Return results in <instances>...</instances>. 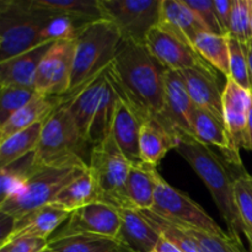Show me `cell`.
Returning <instances> with one entry per match:
<instances>
[{"mask_svg":"<svg viewBox=\"0 0 252 252\" xmlns=\"http://www.w3.org/2000/svg\"><path fill=\"white\" fill-rule=\"evenodd\" d=\"M175 224L193 239L201 252H250L245 248L241 239L234 238L229 235V233L226 235H214L193 226L180 223Z\"/></svg>","mask_w":252,"mask_h":252,"instance_id":"32","label":"cell"},{"mask_svg":"<svg viewBox=\"0 0 252 252\" xmlns=\"http://www.w3.org/2000/svg\"><path fill=\"white\" fill-rule=\"evenodd\" d=\"M150 224L160 233V235L171 241L184 252H201L193 239L185 233L177 224L153 211H140Z\"/></svg>","mask_w":252,"mask_h":252,"instance_id":"33","label":"cell"},{"mask_svg":"<svg viewBox=\"0 0 252 252\" xmlns=\"http://www.w3.org/2000/svg\"><path fill=\"white\" fill-rule=\"evenodd\" d=\"M229 34L243 43L251 39L250 0H233Z\"/></svg>","mask_w":252,"mask_h":252,"instance_id":"39","label":"cell"},{"mask_svg":"<svg viewBox=\"0 0 252 252\" xmlns=\"http://www.w3.org/2000/svg\"><path fill=\"white\" fill-rule=\"evenodd\" d=\"M244 235H245L246 240H248L249 251L252 252V231H245V233H244Z\"/></svg>","mask_w":252,"mask_h":252,"instance_id":"45","label":"cell"},{"mask_svg":"<svg viewBox=\"0 0 252 252\" xmlns=\"http://www.w3.org/2000/svg\"><path fill=\"white\" fill-rule=\"evenodd\" d=\"M177 144V137L155 120L144 121L140 128V160L157 167Z\"/></svg>","mask_w":252,"mask_h":252,"instance_id":"26","label":"cell"},{"mask_svg":"<svg viewBox=\"0 0 252 252\" xmlns=\"http://www.w3.org/2000/svg\"><path fill=\"white\" fill-rule=\"evenodd\" d=\"M120 208L103 201H95L70 214L61 229L53 235H71V234H94L118 239L121 230Z\"/></svg>","mask_w":252,"mask_h":252,"instance_id":"11","label":"cell"},{"mask_svg":"<svg viewBox=\"0 0 252 252\" xmlns=\"http://www.w3.org/2000/svg\"><path fill=\"white\" fill-rule=\"evenodd\" d=\"M246 47V56H248L249 63V79H250V90L252 93V39L245 43Z\"/></svg>","mask_w":252,"mask_h":252,"instance_id":"43","label":"cell"},{"mask_svg":"<svg viewBox=\"0 0 252 252\" xmlns=\"http://www.w3.org/2000/svg\"><path fill=\"white\" fill-rule=\"evenodd\" d=\"M145 47L165 70L181 71L207 64L193 47L179 39L159 25L153 27L148 33Z\"/></svg>","mask_w":252,"mask_h":252,"instance_id":"12","label":"cell"},{"mask_svg":"<svg viewBox=\"0 0 252 252\" xmlns=\"http://www.w3.org/2000/svg\"><path fill=\"white\" fill-rule=\"evenodd\" d=\"M234 194L244 233L252 231V176L244 170L234 177Z\"/></svg>","mask_w":252,"mask_h":252,"instance_id":"35","label":"cell"},{"mask_svg":"<svg viewBox=\"0 0 252 252\" xmlns=\"http://www.w3.org/2000/svg\"><path fill=\"white\" fill-rule=\"evenodd\" d=\"M122 37L108 20L88 22L81 26L74 43L71 83L66 95L76 93L112 64Z\"/></svg>","mask_w":252,"mask_h":252,"instance_id":"3","label":"cell"},{"mask_svg":"<svg viewBox=\"0 0 252 252\" xmlns=\"http://www.w3.org/2000/svg\"><path fill=\"white\" fill-rule=\"evenodd\" d=\"M83 25L68 15L56 14L44 27L42 39L43 42L75 41Z\"/></svg>","mask_w":252,"mask_h":252,"instance_id":"36","label":"cell"},{"mask_svg":"<svg viewBox=\"0 0 252 252\" xmlns=\"http://www.w3.org/2000/svg\"><path fill=\"white\" fill-rule=\"evenodd\" d=\"M162 0H100L105 19L122 39L145 44L148 33L160 21Z\"/></svg>","mask_w":252,"mask_h":252,"instance_id":"8","label":"cell"},{"mask_svg":"<svg viewBox=\"0 0 252 252\" xmlns=\"http://www.w3.org/2000/svg\"><path fill=\"white\" fill-rule=\"evenodd\" d=\"M193 48L209 65L229 78L230 52H229L228 36L202 32L194 39Z\"/></svg>","mask_w":252,"mask_h":252,"instance_id":"29","label":"cell"},{"mask_svg":"<svg viewBox=\"0 0 252 252\" xmlns=\"http://www.w3.org/2000/svg\"><path fill=\"white\" fill-rule=\"evenodd\" d=\"M33 2L54 14L74 17L81 24L105 19L100 0H33Z\"/></svg>","mask_w":252,"mask_h":252,"instance_id":"31","label":"cell"},{"mask_svg":"<svg viewBox=\"0 0 252 252\" xmlns=\"http://www.w3.org/2000/svg\"><path fill=\"white\" fill-rule=\"evenodd\" d=\"M196 105L192 101L179 71H165L164 118L176 134L192 135V116Z\"/></svg>","mask_w":252,"mask_h":252,"instance_id":"15","label":"cell"},{"mask_svg":"<svg viewBox=\"0 0 252 252\" xmlns=\"http://www.w3.org/2000/svg\"><path fill=\"white\" fill-rule=\"evenodd\" d=\"M228 41L229 52H230V75H229V78L233 79L241 88L250 90L249 63L245 43L238 41L230 34H228Z\"/></svg>","mask_w":252,"mask_h":252,"instance_id":"37","label":"cell"},{"mask_svg":"<svg viewBox=\"0 0 252 252\" xmlns=\"http://www.w3.org/2000/svg\"><path fill=\"white\" fill-rule=\"evenodd\" d=\"M165 71L145 44L122 39L107 78L143 122L158 121L177 137L164 118Z\"/></svg>","mask_w":252,"mask_h":252,"instance_id":"1","label":"cell"},{"mask_svg":"<svg viewBox=\"0 0 252 252\" xmlns=\"http://www.w3.org/2000/svg\"><path fill=\"white\" fill-rule=\"evenodd\" d=\"M248 150H252V103L248 121Z\"/></svg>","mask_w":252,"mask_h":252,"instance_id":"44","label":"cell"},{"mask_svg":"<svg viewBox=\"0 0 252 252\" xmlns=\"http://www.w3.org/2000/svg\"><path fill=\"white\" fill-rule=\"evenodd\" d=\"M0 126L27 105L38 94L33 88L19 85L0 86Z\"/></svg>","mask_w":252,"mask_h":252,"instance_id":"34","label":"cell"},{"mask_svg":"<svg viewBox=\"0 0 252 252\" xmlns=\"http://www.w3.org/2000/svg\"><path fill=\"white\" fill-rule=\"evenodd\" d=\"M252 103V93L241 88L231 78H226L223 89V116L235 149H248V121Z\"/></svg>","mask_w":252,"mask_h":252,"instance_id":"14","label":"cell"},{"mask_svg":"<svg viewBox=\"0 0 252 252\" xmlns=\"http://www.w3.org/2000/svg\"><path fill=\"white\" fill-rule=\"evenodd\" d=\"M74 41L56 42L42 59L33 89L46 96H65L69 93L74 63Z\"/></svg>","mask_w":252,"mask_h":252,"instance_id":"10","label":"cell"},{"mask_svg":"<svg viewBox=\"0 0 252 252\" xmlns=\"http://www.w3.org/2000/svg\"><path fill=\"white\" fill-rule=\"evenodd\" d=\"M32 167H33V153H32L31 159H29V162L25 167L20 169V167H14V165H10V166L1 169V172H0L1 201L11 196H15L24 189Z\"/></svg>","mask_w":252,"mask_h":252,"instance_id":"38","label":"cell"},{"mask_svg":"<svg viewBox=\"0 0 252 252\" xmlns=\"http://www.w3.org/2000/svg\"><path fill=\"white\" fill-rule=\"evenodd\" d=\"M158 25L192 47L196 37L207 32L184 0H162Z\"/></svg>","mask_w":252,"mask_h":252,"instance_id":"21","label":"cell"},{"mask_svg":"<svg viewBox=\"0 0 252 252\" xmlns=\"http://www.w3.org/2000/svg\"><path fill=\"white\" fill-rule=\"evenodd\" d=\"M185 4L193 11L197 19L199 20L203 29L209 33L225 34L223 33L218 16H217L214 0H184Z\"/></svg>","mask_w":252,"mask_h":252,"instance_id":"40","label":"cell"},{"mask_svg":"<svg viewBox=\"0 0 252 252\" xmlns=\"http://www.w3.org/2000/svg\"><path fill=\"white\" fill-rule=\"evenodd\" d=\"M175 150L191 165L202 181L208 187L219 213L223 217L229 235L241 239L244 225L239 216L234 194V177L224 161L207 145L194 138L177 134Z\"/></svg>","mask_w":252,"mask_h":252,"instance_id":"2","label":"cell"},{"mask_svg":"<svg viewBox=\"0 0 252 252\" xmlns=\"http://www.w3.org/2000/svg\"><path fill=\"white\" fill-rule=\"evenodd\" d=\"M106 71L83 86L76 93L64 96L63 103L68 108L80 135L88 143L91 123L95 117L96 110H97L101 95L105 88Z\"/></svg>","mask_w":252,"mask_h":252,"instance_id":"19","label":"cell"},{"mask_svg":"<svg viewBox=\"0 0 252 252\" xmlns=\"http://www.w3.org/2000/svg\"><path fill=\"white\" fill-rule=\"evenodd\" d=\"M53 43L56 42H44L19 56L0 62V86L33 88L37 69Z\"/></svg>","mask_w":252,"mask_h":252,"instance_id":"20","label":"cell"},{"mask_svg":"<svg viewBox=\"0 0 252 252\" xmlns=\"http://www.w3.org/2000/svg\"><path fill=\"white\" fill-rule=\"evenodd\" d=\"M95 201H98V193L94 177L88 166V169L80 176L69 182L59 192L52 204H56V206L73 213L76 209Z\"/></svg>","mask_w":252,"mask_h":252,"instance_id":"28","label":"cell"},{"mask_svg":"<svg viewBox=\"0 0 252 252\" xmlns=\"http://www.w3.org/2000/svg\"><path fill=\"white\" fill-rule=\"evenodd\" d=\"M159 172L157 167L140 161L132 164L126 181L128 201L138 211H152Z\"/></svg>","mask_w":252,"mask_h":252,"instance_id":"24","label":"cell"},{"mask_svg":"<svg viewBox=\"0 0 252 252\" xmlns=\"http://www.w3.org/2000/svg\"><path fill=\"white\" fill-rule=\"evenodd\" d=\"M192 135L197 142L207 147L213 145L219 148L231 165L243 170L240 153L231 142L224 120L203 108L196 107L192 116Z\"/></svg>","mask_w":252,"mask_h":252,"instance_id":"17","label":"cell"},{"mask_svg":"<svg viewBox=\"0 0 252 252\" xmlns=\"http://www.w3.org/2000/svg\"><path fill=\"white\" fill-rule=\"evenodd\" d=\"M44 252H51V251H49V250H48V249H47V250H46V251H44Z\"/></svg>","mask_w":252,"mask_h":252,"instance_id":"47","label":"cell"},{"mask_svg":"<svg viewBox=\"0 0 252 252\" xmlns=\"http://www.w3.org/2000/svg\"><path fill=\"white\" fill-rule=\"evenodd\" d=\"M152 211L175 223L193 226L214 235L228 234L199 204L189 198L186 193L167 184L160 174L158 176L154 207Z\"/></svg>","mask_w":252,"mask_h":252,"instance_id":"9","label":"cell"},{"mask_svg":"<svg viewBox=\"0 0 252 252\" xmlns=\"http://www.w3.org/2000/svg\"><path fill=\"white\" fill-rule=\"evenodd\" d=\"M117 100V91H116L115 86L111 83L110 79L107 78V73H106L105 88H103L100 103H98V107L96 110L95 117L91 123L90 133H89V143L91 144V147L101 143L111 134V127H112Z\"/></svg>","mask_w":252,"mask_h":252,"instance_id":"30","label":"cell"},{"mask_svg":"<svg viewBox=\"0 0 252 252\" xmlns=\"http://www.w3.org/2000/svg\"><path fill=\"white\" fill-rule=\"evenodd\" d=\"M54 15L37 6L33 0H1L0 62L44 43L42 33Z\"/></svg>","mask_w":252,"mask_h":252,"instance_id":"4","label":"cell"},{"mask_svg":"<svg viewBox=\"0 0 252 252\" xmlns=\"http://www.w3.org/2000/svg\"><path fill=\"white\" fill-rule=\"evenodd\" d=\"M196 107L203 108L224 120L223 91L216 69L208 63L179 71Z\"/></svg>","mask_w":252,"mask_h":252,"instance_id":"16","label":"cell"},{"mask_svg":"<svg viewBox=\"0 0 252 252\" xmlns=\"http://www.w3.org/2000/svg\"><path fill=\"white\" fill-rule=\"evenodd\" d=\"M43 122H38L0 143V169L10 166L37 149Z\"/></svg>","mask_w":252,"mask_h":252,"instance_id":"27","label":"cell"},{"mask_svg":"<svg viewBox=\"0 0 252 252\" xmlns=\"http://www.w3.org/2000/svg\"><path fill=\"white\" fill-rule=\"evenodd\" d=\"M217 16L220 24L223 33L228 36L230 32V20L231 11H233V0H214Z\"/></svg>","mask_w":252,"mask_h":252,"instance_id":"42","label":"cell"},{"mask_svg":"<svg viewBox=\"0 0 252 252\" xmlns=\"http://www.w3.org/2000/svg\"><path fill=\"white\" fill-rule=\"evenodd\" d=\"M121 230L118 239L134 252H152L159 243V231L135 208H120Z\"/></svg>","mask_w":252,"mask_h":252,"instance_id":"23","label":"cell"},{"mask_svg":"<svg viewBox=\"0 0 252 252\" xmlns=\"http://www.w3.org/2000/svg\"><path fill=\"white\" fill-rule=\"evenodd\" d=\"M71 212L65 211L56 204L41 207L11 220V229L0 245L10 243L20 238H38L48 240L62 224L65 223Z\"/></svg>","mask_w":252,"mask_h":252,"instance_id":"13","label":"cell"},{"mask_svg":"<svg viewBox=\"0 0 252 252\" xmlns=\"http://www.w3.org/2000/svg\"><path fill=\"white\" fill-rule=\"evenodd\" d=\"M51 252H134L120 239L94 234L52 235L48 239Z\"/></svg>","mask_w":252,"mask_h":252,"instance_id":"25","label":"cell"},{"mask_svg":"<svg viewBox=\"0 0 252 252\" xmlns=\"http://www.w3.org/2000/svg\"><path fill=\"white\" fill-rule=\"evenodd\" d=\"M47 249L48 240L38 238H20L0 245V252H44Z\"/></svg>","mask_w":252,"mask_h":252,"instance_id":"41","label":"cell"},{"mask_svg":"<svg viewBox=\"0 0 252 252\" xmlns=\"http://www.w3.org/2000/svg\"><path fill=\"white\" fill-rule=\"evenodd\" d=\"M86 169L88 162L84 160H75L57 166L33 165L24 189L15 196L0 202L1 214L14 220L33 209L52 204L59 192Z\"/></svg>","mask_w":252,"mask_h":252,"instance_id":"5","label":"cell"},{"mask_svg":"<svg viewBox=\"0 0 252 252\" xmlns=\"http://www.w3.org/2000/svg\"><path fill=\"white\" fill-rule=\"evenodd\" d=\"M250 10H251V39H252V0H250Z\"/></svg>","mask_w":252,"mask_h":252,"instance_id":"46","label":"cell"},{"mask_svg":"<svg viewBox=\"0 0 252 252\" xmlns=\"http://www.w3.org/2000/svg\"><path fill=\"white\" fill-rule=\"evenodd\" d=\"M63 101L64 96H46L41 94L34 96L25 107L0 126V143L36 123L46 121Z\"/></svg>","mask_w":252,"mask_h":252,"instance_id":"22","label":"cell"},{"mask_svg":"<svg viewBox=\"0 0 252 252\" xmlns=\"http://www.w3.org/2000/svg\"><path fill=\"white\" fill-rule=\"evenodd\" d=\"M142 125V118L133 110L132 106L118 94L112 127H111V135L130 164H138L142 161L139 150Z\"/></svg>","mask_w":252,"mask_h":252,"instance_id":"18","label":"cell"},{"mask_svg":"<svg viewBox=\"0 0 252 252\" xmlns=\"http://www.w3.org/2000/svg\"><path fill=\"white\" fill-rule=\"evenodd\" d=\"M88 166L95 181L98 201L118 208H133L126 192V181L132 164L121 152L112 135L91 147Z\"/></svg>","mask_w":252,"mask_h":252,"instance_id":"7","label":"cell"},{"mask_svg":"<svg viewBox=\"0 0 252 252\" xmlns=\"http://www.w3.org/2000/svg\"><path fill=\"white\" fill-rule=\"evenodd\" d=\"M88 145L90 144L80 135L68 108L62 103L44 121L38 145L33 152V165L57 166L75 160L88 162Z\"/></svg>","mask_w":252,"mask_h":252,"instance_id":"6","label":"cell"}]
</instances>
